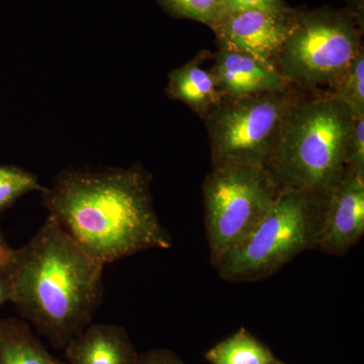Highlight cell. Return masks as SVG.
Listing matches in <instances>:
<instances>
[{"label":"cell","instance_id":"cell-1","mask_svg":"<svg viewBox=\"0 0 364 364\" xmlns=\"http://www.w3.org/2000/svg\"><path fill=\"white\" fill-rule=\"evenodd\" d=\"M151 181L141 165L64 171L43 191V205L85 252L109 264L172 247L171 236L155 212Z\"/></svg>","mask_w":364,"mask_h":364},{"label":"cell","instance_id":"cell-2","mask_svg":"<svg viewBox=\"0 0 364 364\" xmlns=\"http://www.w3.org/2000/svg\"><path fill=\"white\" fill-rule=\"evenodd\" d=\"M105 267L48 215L31 240L14 249L6 274L11 303L23 320L63 350L102 305Z\"/></svg>","mask_w":364,"mask_h":364},{"label":"cell","instance_id":"cell-3","mask_svg":"<svg viewBox=\"0 0 364 364\" xmlns=\"http://www.w3.org/2000/svg\"><path fill=\"white\" fill-rule=\"evenodd\" d=\"M355 117L335 98L299 100L267 167L279 188L327 195L346 171L345 151Z\"/></svg>","mask_w":364,"mask_h":364},{"label":"cell","instance_id":"cell-4","mask_svg":"<svg viewBox=\"0 0 364 364\" xmlns=\"http://www.w3.org/2000/svg\"><path fill=\"white\" fill-rule=\"evenodd\" d=\"M326 196L308 191H280L253 231L213 264L220 277L232 282L263 279L299 254L318 249Z\"/></svg>","mask_w":364,"mask_h":364},{"label":"cell","instance_id":"cell-5","mask_svg":"<svg viewBox=\"0 0 364 364\" xmlns=\"http://www.w3.org/2000/svg\"><path fill=\"white\" fill-rule=\"evenodd\" d=\"M363 47L358 20L348 9L296 11L277 68L305 95L329 97Z\"/></svg>","mask_w":364,"mask_h":364},{"label":"cell","instance_id":"cell-6","mask_svg":"<svg viewBox=\"0 0 364 364\" xmlns=\"http://www.w3.org/2000/svg\"><path fill=\"white\" fill-rule=\"evenodd\" d=\"M306 95L291 85L243 98H223L203 121L213 166L243 163L267 168L294 105Z\"/></svg>","mask_w":364,"mask_h":364},{"label":"cell","instance_id":"cell-7","mask_svg":"<svg viewBox=\"0 0 364 364\" xmlns=\"http://www.w3.org/2000/svg\"><path fill=\"white\" fill-rule=\"evenodd\" d=\"M280 191L265 167L233 162L213 166L203 184L205 231L213 264L253 231Z\"/></svg>","mask_w":364,"mask_h":364},{"label":"cell","instance_id":"cell-8","mask_svg":"<svg viewBox=\"0 0 364 364\" xmlns=\"http://www.w3.org/2000/svg\"><path fill=\"white\" fill-rule=\"evenodd\" d=\"M294 13H229L212 30L219 49L244 53L277 67L280 52L293 28Z\"/></svg>","mask_w":364,"mask_h":364},{"label":"cell","instance_id":"cell-9","mask_svg":"<svg viewBox=\"0 0 364 364\" xmlns=\"http://www.w3.org/2000/svg\"><path fill=\"white\" fill-rule=\"evenodd\" d=\"M364 234V177L347 169L326 196L324 220L318 250L344 255Z\"/></svg>","mask_w":364,"mask_h":364},{"label":"cell","instance_id":"cell-10","mask_svg":"<svg viewBox=\"0 0 364 364\" xmlns=\"http://www.w3.org/2000/svg\"><path fill=\"white\" fill-rule=\"evenodd\" d=\"M210 69L226 98L252 97L291 86L277 67L231 50L219 49L213 54Z\"/></svg>","mask_w":364,"mask_h":364},{"label":"cell","instance_id":"cell-11","mask_svg":"<svg viewBox=\"0 0 364 364\" xmlns=\"http://www.w3.org/2000/svg\"><path fill=\"white\" fill-rule=\"evenodd\" d=\"M68 364H136L139 355L123 326H90L63 349Z\"/></svg>","mask_w":364,"mask_h":364},{"label":"cell","instance_id":"cell-12","mask_svg":"<svg viewBox=\"0 0 364 364\" xmlns=\"http://www.w3.org/2000/svg\"><path fill=\"white\" fill-rule=\"evenodd\" d=\"M212 55L208 51L200 52L183 66L172 70L165 90L168 97L188 105L203 119L217 109L224 98L210 66H205Z\"/></svg>","mask_w":364,"mask_h":364},{"label":"cell","instance_id":"cell-13","mask_svg":"<svg viewBox=\"0 0 364 364\" xmlns=\"http://www.w3.org/2000/svg\"><path fill=\"white\" fill-rule=\"evenodd\" d=\"M0 364H68L55 358L21 318L0 317Z\"/></svg>","mask_w":364,"mask_h":364},{"label":"cell","instance_id":"cell-14","mask_svg":"<svg viewBox=\"0 0 364 364\" xmlns=\"http://www.w3.org/2000/svg\"><path fill=\"white\" fill-rule=\"evenodd\" d=\"M212 364H284L245 330H240L208 352Z\"/></svg>","mask_w":364,"mask_h":364},{"label":"cell","instance_id":"cell-15","mask_svg":"<svg viewBox=\"0 0 364 364\" xmlns=\"http://www.w3.org/2000/svg\"><path fill=\"white\" fill-rule=\"evenodd\" d=\"M328 97L343 102L354 116H364V50L361 48L343 78Z\"/></svg>","mask_w":364,"mask_h":364},{"label":"cell","instance_id":"cell-16","mask_svg":"<svg viewBox=\"0 0 364 364\" xmlns=\"http://www.w3.org/2000/svg\"><path fill=\"white\" fill-rule=\"evenodd\" d=\"M163 9L172 16L217 25L226 14L222 0H159Z\"/></svg>","mask_w":364,"mask_h":364},{"label":"cell","instance_id":"cell-17","mask_svg":"<svg viewBox=\"0 0 364 364\" xmlns=\"http://www.w3.org/2000/svg\"><path fill=\"white\" fill-rule=\"evenodd\" d=\"M38 177L28 170L14 166H0V213L11 207L31 191H45Z\"/></svg>","mask_w":364,"mask_h":364},{"label":"cell","instance_id":"cell-18","mask_svg":"<svg viewBox=\"0 0 364 364\" xmlns=\"http://www.w3.org/2000/svg\"><path fill=\"white\" fill-rule=\"evenodd\" d=\"M346 168L364 177V116L355 117L345 151Z\"/></svg>","mask_w":364,"mask_h":364},{"label":"cell","instance_id":"cell-19","mask_svg":"<svg viewBox=\"0 0 364 364\" xmlns=\"http://www.w3.org/2000/svg\"><path fill=\"white\" fill-rule=\"evenodd\" d=\"M226 14L243 11H264L287 14L291 9L282 0H222Z\"/></svg>","mask_w":364,"mask_h":364},{"label":"cell","instance_id":"cell-20","mask_svg":"<svg viewBox=\"0 0 364 364\" xmlns=\"http://www.w3.org/2000/svg\"><path fill=\"white\" fill-rule=\"evenodd\" d=\"M136 364H183L172 352L160 349L139 355Z\"/></svg>","mask_w":364,"mask_h":364},{"label":"cell","instance_id":"cell-21","mask_svg":"<svg viewBox=\"0 0 364 364\" xmlns=\"http://www.w3.org/2000/svg\"><path fill=\"white\" fill-rule=\"evenodd\" d=\"M14 249L9 247L0 233V274L6 275L13 264Z\"/></svg>","mask_w":364,"mask_h":364},{"label":"cell","instance_id":"cell-22","mask_svg":"<svg viewBox=\"0 0 364 364\" xmlns=\"http://www.w3.org/2000/svg\"><path fill=\"white\" fill-rule=\"evenodd\" d=\"M13 299V289H11V280L7 275L0 274V306L11 301Z\"/></svg>","mask_w":364,"mask_h":364}]
</instances>
